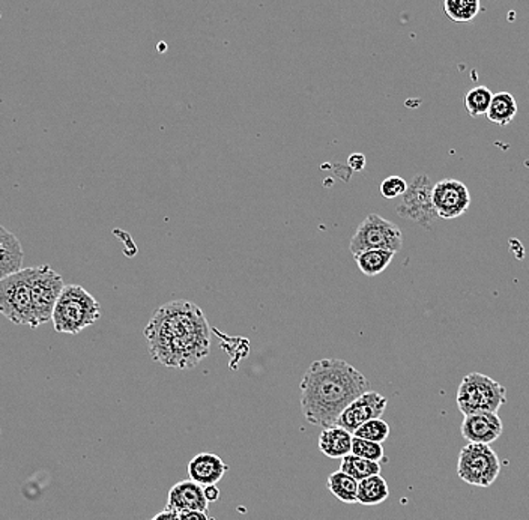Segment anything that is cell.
Wrapping results in <instances>:
<instances>
[{
    "label": "cell",
    "instance_id": "8fae6325",
    "mask_svg": "<svg viewBox=\"0 0 529 520\" xmlns=\"http://www.w3.org/2000/svg\"><path fill=\"white\" fill-rule=\"evenodd\" d=\"M387 406H389V399L379 392H364L346 408L345 412L338 418L337 424L354 433L366 422L382 417Z\"/></svg>",
    "mask_w": 529,
    "mask_h": 520
},
{
    "label": "cell",
    "instance_id": "603a6c76",
    "mask_svg": "<svg viewBox=\"0 0 529 520\" xmlns=\"http://www.w3.org/2000/svg\"><path fill=\"white\" fill-rule=\"evenodd\" d=\"M492 90L486 86H477L466 94L465 107L471 118H480L487 116V111L491 109L492 99H493Z\"/></svg>",
    "mask_w": 529,
    "mask_h": 520
},
{
    "label": "cell",
    "instance_id": "277c9868",
    "mask_svg": "<svg viewBox=\"0 0 529 520\" xmlns=\"http://www.w3.org/2000/svg\"><path fill=\"white\" fill-rule=\"evenodd\" d=\"M457 408L463 415L492 412L498 414L507 401V390L491 376L472 371L462 380L457 390Z\"/></svg>",
    "mask_w": 529,
    "mask_h": 520
},
{
    "label": "cell",
    "instance_id": "8992f818",
    "mask_svg": "<svg viewBox=\"0 0 529 520\" xmlns=\"http://www.w3.org/2000/svg\"><path fill=\"white\" fill-rule=\"evenodd\" d=\"M500 473V457L487 443L470 442L459 452L457 475L471 486L491 487Z\"/></svg>",
    "mask_w": 529,
    "mask_h": 520
},
{
    "label": "cell",
    "instance_id": "7a4b0ae2",
    "mask_svg": "<svg viewBox=\"0 0 529 520\" xmlns=\"http://www.w3.org/2000/svg\"><path fill=\"white\" fill-rule=\"evenodd\" d=\"M299 390L304 418L325 429L337 424L346 408L370 391V382L343 359H325L310 364Z\"/></svg>",
    "mask_w": 529,
    "mask_h": 520
},
{
    "label": "cell",
    "instance_id": "d6986e66",
    "mask_svg": "<svg viewBox=\"0 0 529 520\" xmlns=\"http://www.w3.org/2000/svg\"><path fill=\"white\" fill-rule=\"evenodd\" d=\"M517 113V101L508 92H498L493 95L491 109L487 111V120L500 127H507Z\"/></svg>",
    "mask_w": 529,
    "mask_h": 520
},
{
    "label": "cell",
    "instance_id": "e0dca14e",
    "mask_svg": "<svg viewBox=\"0 0 529 520\" xmlns=\"http://www.w3.org/2000/svg\"><path fill=\"white\" fill-rule=\"evenodd\" d=\"M358 480L350 477L349 473H343L338 469L336 473H331L327 482L328 491L345 504L358 503Z\"/></svg>",
    "mask_w": 529,
    "mask_h": 520
},
{
    "label": "cell",
    "instance_id": "83f0119b",
    "mask_svg": "<svg viewBox=\"0 0 529 520\" xmlns=\"http://www.w3.org/2000/svg\"><path fill=\"white\" fill-rule=\"evenodd\" d=\"M181 520H213L208 516V512H185L181 513Z\"/></svg>",
    "mask_w": 529,
    "mask_h": 520
},
{
    "label": "cell",
    "instance_id": "30bf717a",
    "mask_svg": "<svg viewBox=\"0 0 529 520\" xmlns=\"http://www.w3.org/2000/svg\"><path fill=\"white\" fill-rule=\"evenodd\" d=\"M431 201L438 217L454 220L470 209L471 192L461 181L444 180L433 187Z\"/></svg>",
    "mask_w": 529,
    "mask_h": 520
},
{
    "label": "cell",
    "instance_id": "52a82bcc",
    "mask_svg": "<svg viewBox=\"0 0 529 520\" xmlns=\"http://www.w3.org/2000/svg\"><path fill=\"white\" fill-rule=\"evenodd\" d=\"M403 247L401 231L393 222L385 220L378 213H368L357 227L350 239V253L357 256L368 250H389L397 253Z\"/></svg>",
    "mask_w": 529,
    "mask_h": 520
},
{
    "label": "cell",
    "instance_id": "f1b7e54d",
    "mask_svg": "<svg viewBox=\"0 0 529 520\" xmlns=\"http://www.w3.org/2000/svg\"><path fill=\"white\" fill-rule=\"evenodd\" d=\"M205 489V496L208 499V503H217L220 499V489H218L217 484H211V486L203 487Z\"/></svg>",
    "mask_w": 529,
    "mask_h": 520
},
{
    "label": "cell",
    "instance_id": "ac0fdd59",
    "mask_svg": "<svg viewBox=\"0 0 529 520\" xmlns=\"http://www.w3.org/2000/svg\"><path fill=\"white\" fill-rule=\"evenodd\" d=\"M396 253L389 250H368L359 253L355 257V262L358 265L359 271L368 277H376L384 273L389 268Z\"/></svg>",
    "mask_w": 529,
    "mask_h": 520
},
{
    "label": "cell",
    "instance_id": "3957f363",
    "mask_svg": "<svg viewBox=\"0 0 529 520\" xmlns=\"http://www.w3.org/2000/svg\"><path fill=\"white\" fill-rule=\"evenodd\" d=\"M101 317V304L85 287L67 285L53 313L57 333L78 334Z\"/></svg>",
    "mask_w": 529,
    "mask_h": 520
},
{
    "label": "cell",
    "instance_id": "44dd1931",
    "mask_svg": "<svg viewBox=\"0 0 529 520\" xmlns=\"http://www.w3.org/2000/svg\"><path fill=\"white\" fill-rule=\"evenodd\" d=\"M445 16L454 23L472 22L482 11L480 0H444Z\"/></svg>",
    "mask_w": 529,
    "mask_h": 520
},
{
    "label": "cell",
    "instance_id": "2e32d148",
    "mask_svg": "<svg viewBox=\"0 0 529 520\" xmlns=\"http://www.w3.org/2000/svg\"><path fill=\"white\" fill-rule=\"evenodd\" d=\"M354 433L345 427L334 424L325 427L319 435V450L329 459H343L352 452Z\"/></svg>",
    "mask_w": 529,
    "mask_h": 520
},
{
    "label": "cell",
    "instance_id": "cb8c5ba5",
    "mask_svg": "<svg viewBox=\"0 0 529 520\" xmlns=\"http://www.w3.org/2000/svg\"><path fill=\"white\" fill-rule=\"evenodd\" d=\"M354 436L363 438V440L375 441V442H385L389 436V422L384 421L382 418H375V420H371V421H368L363 426L358 427L354 432Z\"/></svg>",
    "mask_w": 529,
    "mask_h": 520
},
{
    "label": "cell",
    "instance_id": "7402d4cb",
    "mask_svg": "<svg viewBox=\"0 0 529 520\" xmlns=\"http://www.w3.org/2000/svg\"><path fill=\"white\" fill-rule=\"evenodd\" d=\"M340 469L343 473H349L350 477L361 482L364 478L380 473V463L379 462L368 461L364 457L355 456L350 452L347 456L343 457Z\"/></svg>",
    "mask_w": 529,
    "mask_h": 520
},
{
    "label": "cell",
    "instance_id": "7c38bea8",
    "mask_svg": "<svg viewBox=\"0 0 529 520\" xmlns=\"http://www.w3.org/2000/svg\"><path fill=\"white\" fill-rule=\"evenodd\" d=\"M503 424L498 414L492 412H478V414L465 415L462 422V436L466 441L474 443H487L491 445L503 435Z\"/></svg>",
    "mask_w": 529,
    "mask_h": 520
},
{
    "label": "cell",
    "instance_id": "6da1fadb",
    "mask_svg": "<svg viewBox=\"0 0 529 520\" xmlns=\"http://www.w3.org/2000/svg\"><path fill=\"white\" fill-rule=\"evenodd\" d=\"M143 334L155 363L171 369H194L210 355V324L202 308L187 299L157 308Z\"/></svg>",
    "mask_w": 529,
    "mask_h": 520
},
{
    "label": "cell",
    "instance_id": "4fadbf2b",
    "mask_svg": "<svg viewBox=\"0 0 529 520\" xmlns=\"http://www.w3.org/2000/svg\"><path fill=\"white\" fill-rule=\"evenodd\" d=\"M208 499L205 496V489L192 480L176 483L171 487L167 496L166 508L176 513L185 512H208Z\"/></svg>",
    "mask_w": 529,
    "mask_h": 520
},
{
    "label": "cell",
    "instance_id": "9c48e42d",
    "mask_svg": "<svg viewBox=\"0 0 529 520\" xmlns=\"http://www.w3.org/2000/svg\"><path fill=\"white\" fill-rule=\"evenodd\" d=\"M430 180L426 175H419L410 183L396 211L400 217L419 223L420 226L429 227L435 220L436 209L431 201L433 192Z\"/></svg>",
    "mask_w": 529,
    "mask_h": 520
},
{
    "label": "cell",
    "instance_id": "484cf974",
    "mask_svg": "<svg viewBox=\"0 0 529 520\" xmlns=\"http://www.w3.org/2000/svg\"><path fill=\"white\" fill-rule=\"evenodd\" d=\"M408 183L400 176H389L387 180L382 181L380 183V194L389 199V201H393L397 197L403 196L406 190H408Z\"/></svg>",
    "mask_w": 529,
    "mask_h": 520
},
{
    "label": "cell",
    "instance_id": "5bb4252c",
    "mask_svg": "<svg viewBox=\"0 0 529 520\" xmlns=\"http://www.w3.org/2000/svg\"><path fill=\"white\" fill-rule=\"evenodd\" d=\"M227 471L229 466L215 452H199L188 463L190 480L203 487L222 482Z\"/></svg>",
    "mask_w": 529,
    "mask_h": 520
},
{
    "label": "cell",
    "instance_id": "f546056e",
    "mask_svg": "<svg viewBox=\"0 0 529 520\" xmlns=\"http://www.w3.org/2000/svg\"><path fill=\"white\" fill-rule=\"evenodd\" d=\"M150 520H181L180 513L173 512V510H162L159 515H155Z\"/></svg>",
    "mask_w": 529,
    "mask_h": 520
},
{
    "label": "cell",
    "instance_id": "d4e9b609",
    "mask_svg": "<svg viewBox=\"0 0 529 520\" xmlns=\"http://www.w3.org/2000/svg\"><path fill=\"white\" fill-rule=\"evenodd\" d=\"M352 454L364 457L368 461L379 462V463L385 461V450L382 443L363 440L357 436H354V442H352Z\"/></svg>",
    "mask_w": 529,
    "mask_h": 520
},
{
    "label": "cell",
    "instance_id": "ffe728a7",
    "mask_svg": "<svg viewBox=\"0 0 529 520\" xmlns=\"http://www.w3.org/2000/svg\"><path fill=\"white\" fill-rule=\"evenodd\" d=\"M389 496V484L385 478L378 473L371 477L364 478L359 482L358 503L363 505H378L387 501Z\"/></svg>",
    "mask_w": 529,
    "mask_h": 520
},
{
    "label": "cell",
    "instance_id": "ba28073f",
    "mask_svg": "<svg viewBox=\"0 0 529 520\" xmlns=\"http://www.w3.org/2000/svg\"><path fill=\"white\" fill-rule=\"evenodd\" d=\"M64 280L50 265L32 268V303L38 325L53 319L56 304L64 290Z\"/></svg>",
    "mask_w": 529,
    "mask_h": 520
},
{
    "label": "cell",
    "instance_id": "9a60e30c",
    "mask_svg": "<svg viewBox=\"0 0 529 520\" xmlns=\"http://www.w3.org/2000/svg\"><path fill=\"white\" fill-rule=\"evenodd\" d=\"M22 244L13 232L0 227V278H6L23 271Z\"/></svg>",
    "mask_w": 529,
    "mask_h": 520
},
{
    "label": "cell",
    "instance_id": "4316f807",
    "mask_svg": "<svg viewBox=\"0 0 529 520\" xmlns=\"http://www.w3.org/2000/svg\"><path fill=\"white\" fill-rule=\"evenodd\" d=\"M347 164L352 167V171H363L364 167H366V157L363 154H352L347 160Z\"/></svg>",
    "mask_w": 529,
    "mask_h": 520
},
{
    "label": "cell",
    "instance_id": "5b68a950",
    "mask_svg": "<svg viewBox=\"0 0 529 520\" xmlns=\"http://www.w3.org/2000/svg\"><path fill=\"white\" fill-rule=\"evenodd\" d=\"M0 312L13 324L39 327L32 303V268L0 278Z\"/></svg>",
    "mask_w": 529,
    "mask_h": 520
}]
</instances>
